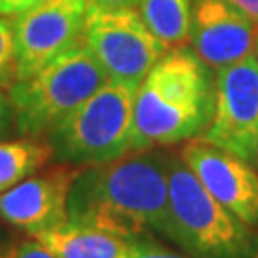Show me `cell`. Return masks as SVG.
I'll list each match as a JSON object with an SVG mask.
<instances>
[{
    "instance_id": "1",
    "label": "cell",
    "mask_w": 258,
    "mask_h": 258,
    "mask_svg": "<svg viewBox=\"0 0 258 258\" xmlns=\"http://www.w3.org/2000/svg\"><path fill=\"white\" fill-rule=\"evenodd\" d=\"M67 218L128 241H170L166 155L146 149L83 166L69 187Z\"/></svg>"
},
{
    "instance_id": "2",
    "label": "cell",
    "mask_w": 258,
    "mask_h": 258,
    "mask_svg": "<svg viewBox=\"0 0 258 258\" xmlns=\"http://www.w3.org/2000/svg\"><path fill=\"white\" fill-rule=\"evenodd\" d=\"M214 96L216 73L194 48L166 50L136 92L132 151L201 138L214 113Z\"/></svg>"
},
{
    "instance_id": "3",
    "label": "cell",
    "mask_w": 258,
    "mask_h": 258,
    "mask_svg": "<svg viewBox=\"0 0 258 258\" xmlns=\"http://www.w3.org/2000/svg\"><path fill=\"white\" fill-rule=\"evenodd\" d=\"M170 243L191 258H254L258 235L212 197L180 155H166Z\"/></svg>"
},
{
    "instance_id": "4",
    "label": "cell",
    "mask_w": 258,
    "mask_h": 258,
    "mask_svg": "<svg viewBox=\"0 0 258 258\" xmlns=\"http://www.w3.org/2000/svg\"><path fill=\"white\" fill-rule=\"evenodd\" d=\"M138 88L105 81L46 134L52 159L65 166L105 165L132 151Z\"/></svg>"
},
{
    "instance_id": "5",
    "label": "cell",
    "mask_w": 258,
    "mask_h": 258,
    "mask_svg": "<svg viewBox=\"0 0 258 258\" xmlns=\"http://www.w3.org/2000/svg\"><path fill=\"white\" fill-rule=\"evenodd\" d=\"M105 81L102 65L86 44H75L33 77L8 86L14 128L23 138L46 136Z\"/></svg>"
},
{
    "instance_id": "6",
    "label": "cell",
    "mask_w": 258,
    "mask_h": 258,
    "mask_svg": "<svg viewBox=\"0 0 258 258\" xmlns=\"http://www.w3.org/2000/svg\"><path fill=\"white\" fill-rule=\"evenodd\" d=\"M83 42L109 81L140 88L168 50L136 8L86 6Z\"/></svg>"
},
{
    "instance_id": "7",
    "label": "cell",
    "mask_w": 258,
    "mask_h": 258,
    "mask_svg": "<svg viewBox=\"0 0 258 258\" xmlns=\"http://www.w3.org/2000/svg\"><path fill=\"white\" fill-rule=\"evenodd\" d=\"M201 140L256 165L258 63L254 55L216 69L214 113Z\"/></svg>"
},
{
    "instance_id": "8",
    "label": "cell",
    "mask_w": 258,
    "mask_h": 258,
    "mask_svg": "<svg viewBox=\"0 0 258 258\" xmlns=\"http://www.w3.org/2000/svg\"><path fill=\"white\" fill-rule=\"evenodd\" d=\"M86 6L88 0H46L14 19L16 81L33 77L83 42Z\"/></svg>"
},
{
    "instance_id": "9",
    "label": "cell",
    "mask_w": 258,
    "mask_h": 258,
    "mask_svg": "<svg viewBox=\"0 0 258 258\" xmlns=\"http://www.w3.org/2000/svg\"><path fill=\"white\" fill-rule=\"evenodd\" d=\"M180 157L218 203L258 228V172L250 163L203 140L184 146Z\"/></svg>"
},
{
    "instance_id": "10",
    "label": "cell",
    "mask_w": 258,
    "mask_h": 258,
    "mask_svg": "<svg viewBox=\"0 0 258 258\" xmlns=\"http://www.w3.org/2000/svg\"><path fill=\"white\" fill-rule=\"evenodd\" d=\"M256 38V23L231 0H191L189 40L212 69L252 55Z\"/></svg>"
},
{
    "instance_id": "11",
    "label": "cell",
    "mask_w": 258,
    "mask_h": 258,
    "mask_svg": "<svg viewBox=\"0 0 258 258\" xmlns=\"http://www.w3.org/2000/svg\"><path fill=\"white\" fill-rule=\"evenodd\" d=\"M75 170L61 166L33 174L0 191V220L35 235L67 220V197Z\"/></svg>"
},
{
    "instance_id": "12",
    "label": "cell",
    "mask_w": 258,
    "mask_h": 258,
    "mask_svg": "<svg viewBox=\"0 0 258 258\" xmlns=\"http://www.w3.org/2000/svg\"><path fill=\"white\" fill-rule=\"evenodd\" d=\"M55 258H122L130 241L69 218L33 235Z\"/></svg>"
},
{
    "instance_id": "13",
    "label": "cell",
    "mask_w": 258,
    "mask_h": 258,
    "mask_svg": "<svg viewBox=\"0 0 258 258\" xmlns=\"http://www.w3.org/2000/svg\"><path fill=\"white\" fill-rule=\"evenodd\" d=\"M52 159L48 144L37 138H23L18 142H0V191H6L23 182Z\"/></svg>"
},
{
    "instance_id": "14",
    "label": "cell",
    "mask_w": 258,
    "mask_h": 258,
    "mask_svg": "<svg viewBox=\"0 0 258 258\" xmlns=\"http://www.w3.org/2000/svg\"><path fill=\"white\" fill-rule=\"evenodd\" d=\"M138 8L153 35L168 48L180 46L189 38L191 0H140Z\"/></svg>"
},
{
    "instance_id": "15",
    "label": "cell",
    "mask_w": 258,
    "mask_h": 258,
    "mask_svg": "<svg viewBox=\"0 0 258 258\" xmlns=\"http://www.w3.org/2000/svg\"><path fill=\"white\" fill-rule=\"evenodd\" d=\"M16 81V50H14V21L0 18V90Z\"/></svg>"
},
{
    "instance_id": "16",
    "label": "cell",
    "mask_w": 258,
    "mask_h": 258,
    "mask_svg": "<svg viewBox=\"0 0 258 258\" xmlns=\"http://www.w3.org/2000/svg\"><path fill=\"white\" fill-rule=\"evenodd\" d=\"M122 258H191L185 252L166 249L155 237H142V239L130 241L128 249Z\"/></svg>"
},
{
    "instance_id": "17",
    "label": "cell",
    "mask_w": 258,
    "mask_h": 258,
    "mask_svg": "<svg viewBox=\"0 0 258 258\" xmlns=\"http://www.w3.org/2000/svg\"><path fill=\"white\" fill-rule=\"evenodd\" d=\"M14 258H55V256L42 243H38L37 239H29V241H21V243L16 245Z\"/></svg>"
},
{
    "instance_id": "18",
    "label": "cell",
    "mask_w": 258,
    "mask_h": 258,
    "mask_svg": "<svg viewBox=\"0 0 258 258\" xmlns=\"http://www.w3.org/2000/svg\"><path fill=\"white\" fill-rule=\"evenodd\" d=\"M46 0H0V16H21Z\"/></svg>"
},
{
    "instance_id": "19",
    "label": "cell",
    "mask_w": 258,
    "mask_h": 258,
    "mask_svg": "<svg viewBox=\"0 0 258 258\" xmlns=\"http://www.w3.org/2000/svg\"><path fill=\"white\" fill-rule=\"evenodd\" d=\"M12 124H14V119H12V107H10L8 96H4L0 90V136L8 134Z\"/></svg>"
},
{
    "instance_id": "20",
    "label": "cell",
    "mask_w": 258,
    "mask_h": 258,
    "mask_svg": "<svg viewBox=\"0 0 258 258\" xmlns=\"http://www.w3.org/2000/svg\"><path fill=\"white\" fill-rule=\"evenodd\" d=\"M88 4L102 8H138L140 0H88Z\"/></svg>"
},
{
    "instance_id": "21",
    "label": "cell",
    "mask_w": 258,
    "mask_h": 258,
    "mask_svg": "<svg viewBox=\"0 0 258 258\" xmlns=\"http://www.w3.org/2000/svg\"><path fill=\"white\" fill-rule=\"evenodd\" d=\"M237 8H241L247 16H249L258 27V0H231Z\"/></svg>"
},
{
    "instance_id": "22",
    "label": "cell",
    "mask_w": 258,
    "mask_h": 258,
    "mask_svg": "<svg viewBox=\"0 0 258 258\" xmlns=\"http://www.w3.org/2000/svg\"><path fill=\"white\" fill-rule=\"evenodd\" d=\"M16 245L4 235V231H0V258H14Z\"/></svg>"
},
{
    "instance_id": "23",
    "label": "cell",
    "mask_w": 258,
    "mask_h": 258,
    "mask_svg": "<svg viewBox=\"0 0 258 258\" xmlns=\"http://www.w3.org/2000/svg\"><path fill=\"white\" fill-rule=\"evenodd\" d=\"M252 55H254V59H256V63H258V38H256V44H254V52H252Z\"/></svg>"
},
{
    "instance_id": "24",
    "label": "cell",
    "mask_w": 258,
    "mask_h": 258,
    "mask_svg": "<svg viewBox=\"0 0 258 258\" xmlns=\"http://www.w3.org/2000/svg\"><path fill=\"white\" fill-rule=\"evenodd\" d=\"M256 165H258V146H256Z\"/></svg>"
},
{
    "instance_id": "25",
    "label": "cell",
    "mask_w": 258,
    "mask_h": 258,
    "mask_svg": "<svg viewBox=\"0 0 258 258\" xmlns=\"http://www.w3.org/2000/svg\"><path fill=\"white\" fill-rule=\"evenodd\" d=\"M254 258H258V252H256V256H254Z\"/></svg>"
}]
</instances>
